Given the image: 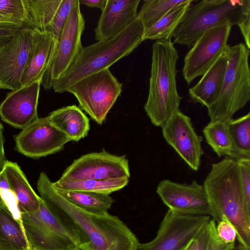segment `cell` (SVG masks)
I'll list each match as a JSON object with an SVG mask.
<instances>
[{"mask_svg": "<svg viewBox=\"0 0 250 250\" xmlns=\"http://www.w3.org/2000/svg\"><path fill=\"white\" fill-rule=\"evenodd\" d=\"M40 197L47 207L74 231L85 250H135L139 242L118 217L108 212L96 214L67 200L54 188L44 172L37 181Z\"/></svg>", "mask_w": 250, "mask_h": 250, "instance_id": "6da1fadb", "label": "cell"}, {"mask_svg": "<svg viewBox=\"0 0 250 250\" xmlns=\"http://www.w3.org/2000/svg\"><path fill=\"white\" fill-rule=\"evenodd\" d=\"M203 186L212 219L217 223L227 218L236 229L239 243L250 250V206L240 186L236 161L227 157L212 164Z\"/></svg>", "mask_w": 250, "mask_h": 250, "instance_id": "7a4b0ae2", "label": "cell"}, {"mask_svg": "<svg viewBox=\"0 0 250 250\" xmlns=\"http://www.w3.org/2000/svg\"><path fill=\"white\" fill-rule=\"evenodd\" d=\"M178 59L171 39L156 41L153 44L149 91L144 109L156 126L162 127L179 110L182 97L176 84Z\"/></svg>", "mask_w": 250, "mask_h": 250, "instance_id": "3957f363", "label": "cell"}, {"mask_svg": "<svg viewBox=\"0 0 250 250\" xmlns=\"http://www.w3.org/2000/svg\"><path fill=\"white\" fill-rule=\"evenodd\" d=\"M144 27L137 17L115 37L83 47L67 71L53 84L55 92L63 93L73 84L90 75L109 68L129 55L143 42Z\"/></svg>", "mask_w": 250, "mask_h": 250, "instance_id": "277c9868", "label": "cell"}, {"mask_svg": "<svg viewBox=\"0 0 250 250\" xmlns=\"http://www.w3.org/2000/svg\"><path fill=\"white\" fill-rule=\"evenodd\" d=\"M250 15V0H203L188 8L172 38L175 43L190 47L205 31L238 25Z\"/></svg>", "mask_w": 250, "mask_h": 250, "instance_id": "5b68a950", "label": "cell"}, {"mask_svg": "<svg viewBox=\"0 0 250 250\" xmlns=\"http://www.w3.org/2000/svg\"><path fill=\"white\" fill-rule=\"evenodd\" d=\"M224 82L216 100L208 107L210 121L231 120L250 99V49L243 43L228 46Z\"/></svg>", "mask_w": 250, "mask_h": 250, "instance_id": "8992f818", "label": "cell"}, {"mask_svg": "<svg viewBox=\"0 0 250 250\" xmlns=\"http://www.w3.org/2000/svg\"><path fill=\"white\" fill-rule=\"evenodd\" d=\"M22 223L30 250H76L78 236L64 224L42 200L33 212H21Z\"/></svg>", "mask_w": 250, "mask_h": 250, "instance_id": "52a82bcc", "label": "cell"}, {"mask_svg": "<svg viewBox=\"0 0 250 250\" xmlns=\"http://www.w3.org/2000/svg\"><path fill=\"white\" fill-rule=\"evenodd\" d=\"M123 84L109 70L104 69L82 79L68 87L81 109L102 125L122 91Z\"/></svg>", "mask_w": 250, "mask_h": 250, "instance_id": "ba28073f", "label": "cell"}, {"mask_svg": "<svg viewBox=\"0 0 250 250\" xmlns=\"http://www.w3.org/2000/svg\"><path fill=\"white\" fill-rule=\"evenodd\" d=\"M85 21L77 0L62 29L56 49L41 81L45 90L53 84L70 68L78 57L83 46L81 37Z\"/></svg>", "mask_w": 250, "mask_h": 250, "instance_id": "9c48e42d", "label": "cell"}, {"mask_svg": "<svg viewBox=\"0 0 250 250\" xmlns=\"http://www.w3.org/2000/svg\"><path fill=\"white\" fill-rule=\"evenodd\" d=\"M206 215H191L168 209L155 237L138 244L135 250H183L189 241L210 220Z\"/></svg>", "mask_w": 250, "mask_h": 250, "instance_id": "30bf717a", "label": "cell"}, {"mask_svg": "<svg viewBox=\"0 0 250 250\" xmlns=\"http://www.w3.org/2000/svg\"><path fill=\"white\" fill-rule=\"evenodd\" d=\"M130 176L128 160L125 155H116L103 150L86 154L75 160L59 180L129 178Z\"/></svg>", "mask_w": 250, "mask_h": 250, "instance_id": "8fae6325", "label": "cell"}, {"mask_svg": "<svg viewBox=\"0 0 250 250\" xmlns=\"http://www.w3.org/2000/svg\"><path fill=\"white\" fill-rule=\"evenodd\" d=\"M231 29L230 25L211 28L205 31L193 44L185 57L182 69L188 84L203 76L227 49Z\"/></svg>", "mask_w": 250, "mask_h": 250, "instance_id": "7c38bea8", "label": "cell"}, {"mask_svg": "<svg viewBox=\"0 0 250 250\" xmlns=\"http://www.w3.org/2000/svg\"><path fill=\"white\" fill-rule=\"evenodd\" d=\"M69 141L70 139L51 123L48 116L39 118L23 128L15 137L17 151L33 158L60 151Z\"/></svg>", "mask_w": 250, "mask_h": 250, "instance_id": "4fadbf2b", "label": "cell"}, {"mask_svg": "<svg viewBox=\"0 0 250 250\" xmlns=\"http://www.w3.org/2000/svg\"><path fill=\"white\" fill-rule=\"evenodd\" d=\"M156 192L169 210L187 215L211 216L204 186L195 180L181 184L164 179L158 184Z\"/></svg>", "mask_w": 250, "mask_h": 250, "instance_id": "5bb4252c", "label": "cell"}, {"mask_svg": "<svg viewBox=\"0 0 250 250\" xmlns=\"http://www.w3.org/2000/svg\"><path fill=\"white\" fill-rule=\"evenodd\" d=\"M162 128L167 143L190 168L197 171L204 154L203 139L195 131L190 117L179 110Z\"/></svg>", "mask_w": 250, "mask_h": 250, "instance_id": "9a60e30c", "label": "cell"}, {"mask_svg": "<svg viewBox=\"0 0 250 250\" xmlns=\"http://www.w3.org/2000/svg\"><path fill=\"white\" fill-rule=\"evenodd\" d=\"M32 30L20 28L0 46V89L14 90L22 87L21 79L28 59Z\"/></svg>", "mask_w": 250, "mask_h": 250, "instance_id": "2e32d148", "label": "cell"}, {"mask_svg": "<svg viewBox=\"0 0 250 250\" xmlns=\"http://www.w3.org/2000/svg\"><path fill=\"white\" fill-rule=\"evenodd\" d=\"M41 84L36 82L8 92L0 104L1 119L21 129L37 120Z\"/></svg>", "mask_w": 250, "mask_h": 250, "instance_id": "e0dca14e", "label": "cell"}, {"mask_svg": "<svg viewBox=\"0 0 250 250\" xmlns=\"http://www.w3.org/2000/svg\"><path fill=\"white\" fill-rule=\"evenodd\" d=\"M140 0H107L95 29L97 41L109 40L122 32L136 18Z\"/></svg>", "mask_w": 250, "mask_h": 250, "instance_id": "ac0fdd59", "label": "cell"}, {"mask_svg": "<svg viewBox=\"0 0 250 250\" xmlns=\"http://www.w3.org/2000/svg\"><path fill=\"white\" fill-rule=\"evenodd\" d=\"M57 43L51 32L32 29L30 48L21 79L22 86L36 82L41 83Z\"/></svg>", "mask_w": 250, "mask_h": 250, "instance_id": "d6986e66", "label": "cell"}, {"mask_svg": "<svg viewBox=\"0 0 250 250\" xmlns=\"http://www.w3.org/2000/svg\"><path fill=\"white\" fill-rule=\"evenodd\" d=\"M227 48L202 76L200 81L189 89V95L193 102L208 107L217 98L222 87L228 63Z\"/></svg>", "mask_w": 250, "mask_h": 250, "instance_id": "ffe728a7", "label": "cell"}, {"mask_svg": "<svg viewBox=\"0 0 250 250\" xmlns=\"http://www.w3.org/2000/svg\"><path fill=\"white\" fill-rule=\"evenodd\" d=\"M2 170L9 188L16 196L21 212L37 210L42 199L34 191L17 163L6 160Z\"/></svg>", "mask_w": 250, "mask_h": 250, "instance_id": "44dd1931", "label": "cell"}, {"mask_svg": "<svg viewBox=\"0 0 250 250\" xmlns=\"http://www.w3.org/2000/svg\"><path fill=\"white\" fill-rule=\"evenodd\" d=\"M48 117L51 123L70 141L78 142L84 138L90 129L88 118L75 105L64 106L53 111Z\"/></svg>", "mask_w": 250, "mask_h": 250, "instance_id": "7402d4cb", "label": "cell"}, {"mask_svg": "<svg viewBox=\"0 0 250 250\" xmlns=\"http://www.w3.org/2000/svg\"><path fill=\"white\" fill-rule=\"evenodd\" d=\"M0 250H30L22 223L0 197Z\"/></svg>", "mask_w": 250, "mask_h": 250, "instance_id": "603a6c76", "label": "cell"}, {"mask_svg": "<svg viewBox=\"0 0 250 250\" xmlns=\"http://www.w3.org/2000/svg\"><path fill=\"white\" fill-rule=\"evenodd\" d=\"M62 0H24L27 19L22 28L50 32Z\"/></svg>", "mask_w": 250, "mask_h": 250, "instance_id": "cb8c5ba5", "label": "cell"}, {"mask_svg": "<svg viewBox=\"0 0 250 250\" xmlns=\"http://www.w3.org/2000/svg\"><path fill=\"white\" fill-rule=\"evenodd\" d=\"M128 182V178L74 181H62L58 180L52 182V185L57 190L81 191L110 195L125 188Z\"/></svg>", "mask_w": 250, "mask_h": 250, "instance_id": "d4e9b609", "label": "cell"}, {"mask_svg": "<svg viewBox=\"0 0 250 250\" xmlns=\"http://www.w3.org/2000/svg\"><path fill=\"white\" fill-rule=\"evenodd\" d=\"M194 1L187 0L185 2L171 9L154 25L144 30L143 42L146 40L158 41L171 39L174 31Z\"/></svg>", "mask_w": 250, "mask_h": 250, "instance_id": "484cf974", "label": "cell"}, {"mask_svg": "<svg viewBox=\"0 0 250 250\" xmlns=\"http://www.w3.org/2000/svg\"><path fill=\"white\" fill-rule=\"evenodd\" d=\"M57 191L73 205L91 213H107L114 203L113 198L108 194L81 191Z\"/></svg>", "mask_w": 250, "mask_h": 250, "instance_id": "4316f807", "label": "cell"}, {"mask_svg": "<svg viewBox=\"0 0 250 250\" xmlns=\"http://www.w3.org/2000/svg\"><path fill=\"white\" fill-rule=\"evenodd\" d=\"M229 121H210L203 129L206 142L219 157L231 158L232 155L233 143L229 128Z\"/></svg>", "mask_w": 250, "mask_h": 250, "instance_id": "83f0119b", "label": "cell"}, {"mask_svg": "<svg viewBox=\"0 0 250 250\" xmlns=\"http://www.w3.org/2000/svg\"><path fill=\"white\" fill-rule=\"evenodd\" d=\"M233 143L231 159L237 161L250 159V113L229 122Z\"/></svg>", "mask_w": 250, "mask_h": 250, "instance_id": "f1b7e54d", "label": "cell"}, {"mask_svg": "<svg viewBox=\"0 0 250 250\" xmlns=\"http://www.w3.org/2000/svg\"><path fill=\"white\" fill-rule=\"evenodd\" d=\"M187 0H145L137 17L142 22L144 30L148 29L171 9Z\"/></svg>", "mask_w": 250, "mask_h": 250, "instance_id": "f546056e", "label": "cell"}, {"mask_svg": "<svg viewBox=\"0 0 250 250\" xmlns=\"http://www.w3.org/2000/svg\"><path fill=\"white\" fill-rule=\"evenodd\" d=\"M0 14L22 26L27 19L24 0H0Z\"/></svg>", "mask_w": 250, "mask_h": 250, "instance_id": "4dcf8cb0", "label": "cell"}, {"mask_svg": "<svg viewBox=\"0 0 250 250\" xmlns=\"http://www.w3.org/2000/svg\"><path fill=\"white\" fill-rule=\"evenodd\" d=\"M77 0H62L51 25L50 32L58 42L62 29Z\"/></svg>", "mask_w": 250, "mask_h": 250, "instance_id": "1f68e13d", "label": "cell"}, {"mask_svg": "<svg viewBox=\"0 0 250 250\" xmlns=\"http://www.w3.org/2000/svg\"><path fill=\"white\" fill-rule=\"evenodd\" d=\"M0 197L14 218L22 223L21 212L18 207L17 198L9 188L3 170L0 171Z\"/></svg>", "mask_w": 250, "mask_h": 250, "instance_id": "d6a6232c", "label": "cell"}, {"mask_svg": "<svg viewBox=\"0 0 250 250\" xmlns=\"http://www.w3.org/2000/svg\"><path fill=\"white\" fill-rule=\"evenodd\" d=\"M240 186L247 204L250 206V159L236 161Z\"/></svg>", "mask_w": 250, "mask_h": 250, "instance_id": "836d02e7", "label": "cell"}, {"mask_svg": "<svg viewBox=\"0 0 250 250\" xmlns=\"http://www.w3.org/2000/svg\"><path fill=\"white\" fill-rule=\"evenodd\" d=\"M216 232L219 239L226 244L235 243L237 232L232 223L225 217L216 223Z\"/></svg>", "mask_w": 250, "mask_h": 250, "instance_id": "e575fe53", "label": "cell"}, {"mask_svg": "<svg viewBox=\"0 0 250 250\" xmlns=\"http://www.w3.org/2000/svg\"><path fill=\"white\" fill-rule=\"evenodd\" d=\"M209 237V226L208 222L189 241L183 250H207Z\"/></svg>", "mask_w": 250, "mask_h": 250, "instance_id": "d590c367", "label": "cell"}, {"mask_svg": "<svg viewBox=\"0 0 250 250\" xmlns=\"http://www.w3.org/2000/svg\"><path fill=\"white\" fill-rule=\"evenodd\" d=\"M237 26L244 37L246 47L250 49V15L246 17Z\"/></svg>", "mask_w": 250, "mask_h": 250, "instance_id": "8d00e7d4", "label": "cell"}, {"mask_svg": "<svg viewBox=\"0 0 250 250\" xmlns=\"http://www.w3.org/2000/svg\"><path fill=\"white\" fill-rule=\"evenodd\" d=\"M20 29L18 27H0V46L6 43Z\"/></svg>", "mask_w": 250, "mask_h": 250, "instance_id": "74e56055", "label": "cell"}, {"mask_svg": "<svg viewBox=\"0 0 250 250\" xmlns=\"http://www.w3.org/2000/svg\"><path fill=\"white\" fill-rule=\"evenodd\" d=\"M4 144L3 127L0 122V171L2 170L6 161L4 152Z\"/></svg>", "mask_w": 250, "mask_h": 250, "instance_id": "f35d334b", "label": "cell"}, {"mask_svg": "<svg viewBox=\"0 0 250 250\" xmlns=\"http://www.w3.org/2000/svg\"><path fill=\"white\" fill-rule=\"evenodd\" d=\"M107 0H79L80 4H84L89 7H95L100 9L102 11L105 8Z\"/></svg>", "mask_w": 250, "mask_h": 250, "instance_id": "ab89813d", "label": "cell"}, {"mask_svg": "<svg viewBox=\"0 0 250 250\" xmlns=\"http://www.w3.org/2000/svg\"><path fill=\"white\" fill-rule=\"evenodd\" d=\"M0 27L22 28V25L0 14Z\"/></svg>", "mask_w": 250, "mask_h": 250, "instance_id": "60d3db41", "label": "cell"}, {"mask_svg": "<svg viewBox=\"0 0 250 250\" xmlns=\"http://www.w3.org/2000/svg\"><path fill=\"white\" fill-rule=\"evenodd\" d=\"M231 250H249L240 244L234 245Z\"/></svg>", "mask_w": 250, "mask_h": 250, "instance_id": "b9f144b4", "label": "cell"}, {"mask_svg": "<svg viewBox=\"0 0 250 250\" xmlns=\"http://www.w3.org/2000/svg\"><path fill=\"white\" fill-rule=\"evenodd\" d=\"M76 250H85L80 246Z\"/></svg>", "mask_w": 250, "mask_h": 250, "instance_id": "7bdbcfd3", "label": "cell"}]
</instances>
